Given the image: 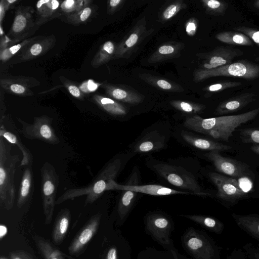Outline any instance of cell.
Segmentation results:
<instances>
[{"label": "cell", "instance_id": "cell-1", "mask_svg": "<svg viewBox=\"0 0 259 259\" xmlns=\"http://www.w3.org/2000/svg\"><path fill=\"white\" fill-rule=\"evenodd\" d=\"M258 114L259 108L239 114L209 118L194 116L187 118L184 125L189 130L227 142L236 128L252 120Z\"/></svg>", "mask_w": 259, "mask_h": 259}, {"label": "cell", "instance_id": "cell-2", "mask_svg": "<svg viewBox=\"0 0 259 259\" xmlns=\"http://www.w3.org/2000/svg\"><path fill=\"white\" fill-rule=\"evenodd\" d=\"M121 167V161L116 158L110 161L88 185L69 189L57 199L56 205L68 200L85 196L84 205L91 204L105 191L111 190L112 185Z\"/></svg>", "mask_w": 259, "mask_h": 259}, {"label": "cell", "instance_id": "cell-3", "mask_svg": "<svg viewBox=\"0 0 259 259\" xmlns=\"http://www.w3.org/2000/svg\"><path fill=\"white\" fill-rule=\"evenodd\" d=\"M7 142L0 137V205L10 210L15 201L14 177L20 159L18 155L12 153V144Z\"/></svg>", "mask_w": 259, "mask_h": 259}, {"label": "cell", "instance_id": "cell-4", "mask_svg": "<svg viewBox=\"0 0 259 259\" xmlns=\"http://www.w3.org/2000/svg\"><path fill=\"white\" fill-rule=\"evenodd\" d=\"M41 198L45 223H51L56 202L59 177L54 166L46 162L41 170Z\"/></svg>", "mask_w": 259, "mask_h": 259}, {"label": "cell", "instance_id": "cell-5", "mask_svg": "<svg viewBox=\"0 0 259 259\" xmlns=\"http://www.w3.org/2000/svg\"><path fill=\"white\" fill-rule=\"evenodd\" d=\"M156 172L171 185L189 190L200 196L209 194L203 191L194 176L184 168L166 163H158L154 166Z\"/></svg>", "mask_w": 259, "mask_h": 259}, {"label": "cell", "instance_id": "cell-6", "mask_svg": "<svg viewBox=\"0 0 259 259\" xmlns=\"http://www.w3.org/2000/svg\"><path fill=\"white\" fill-rule=\"evenodd\" d=\"M18 121L22 125L21 132L26 138L52 145L60 143V139L52 125V118L43 115L34 117L32 123H27L20 118H18Z\"/></svg>", "mask_w": 259, "mask_h": 259}, {"label": "cell", "instance_id": "cell-7", "mask_svg": "<svg viewBox=\"0 0 259 259\" xmlns=\"http://www.w3.org/2000/svg\"><path fill=\"white\" fill-rule=\"evenodd\" d=\"M229 76L254 79L259 77V65L245 60H240L211 70H203L199 79L211 77Z\"/></svg>", "mask_w": 259, "mask_h": 259}, {"label": "cell", "instance_id": "cell-8", "mask_svg": "<svg viewBox=\"0 0 259 259\" xmlns=\"http://www.w3.org/2000/svg\"><path fill=\"white\" fill-rule=\"evenodd\" d=\"M34 13V10L30 6L17 7L8 36L20 42L33 34L38 27L36 25Z\"/></svg>", "mask_w": 259, "mask_h": 259}, {"label": "cell", "instance_id": "cell-9", "mask_svg": "<svg viewBox=\"0 0 259 259\" xmlns=\"http://www.w3.org/2000/svg\"><path fill=\"white\" fill-rule=\"evenodd\" d=\"M183 243L195 259H220L214 245L204 235L191 229L186 232Z\"/></svg>", "mask_w": 259, "mask_h": 259}, {"label": "cell", "instance_id": "cell-10", "mask_svg": "<svg viewBox=\"0 0 259 259\" xmlns=\"http://www.w3.org/2000/svg\"><path fill=\"white\" fill-rule=\"evenodd\" d=\"M112 190H132L138 193H142L153 196H165L174 194H195L193 192H187L178 191L169 188L162 186L161 185H138V175L135 171L130 177L129 181L125 185L117 183L114 181L112 185Z\"/></svg>", "mask_w": 259, "mask_h": 259}, {"label": "cell", "instance_id": "cell-11", "mask_svg": "<svg viewBox=\"0 0 259 259\" xmlns=\"http://www.w3.org/2000/svg\"><path fill=\"white\" fill-rule=\"evenodd\" d=\"M208 176L217 188L218 197L222 199L234 202L244 196L236 179L214 172H209Z\"/></svg>", "mask_w": 259, "mask_h": 259}, {"label": "cell", "instance_id": "cell-12", "mask_svg": "<svg viewBox=\"0 0 259 259\" xmlns=\"http://www.w3.org/2000/svg\"><path fill=\"white\" fill-rule=\"evenodd\" d=\"M40 82L32 77L26 76H7L1 78V87L7 93L22 97L34 95L31 88L36 87Z\"/></svg>", "mask_w": 259, "mask_h": 259}, {"label": "cell", "instance_id": "cell-13", "mask_svg": "<svg viewBox=\"0 0 259 259\" xmlns=\"http://www.w3.org/2000/svg\"><path fill=\"white\" fill-rule=\"evenodd\" d=\"M100 220L101 214H96L78 233L68 246V250L71 255H77L81 253L96 233Z\"/></svg>", "mask_w": 259, "mask_h": 259}, {"label": "cell", "instance_id": "cell-14", "mask_svg": "<svg viewBox=\"0 0 259 259\" xmlns=\"http://www.w3.org/2000/svg\"><path fill=\"white\" fill-rule=\"evenodd\" d=\"M219 152L209 151L205 154L218 171L231 177H241L245 175V168L242 163L224 157Z\"/></svg>", "mask_w": 259, "mask_h": 259}, {"label": "cell", "instance_id": "cell-15", "mask_svg": "<svg viewBox=\"0 0 259 259\" xmlns=\"http://www.w3.org/2000/svg\"><path fill=\"white\" fill-rule=\"evenodd\" d=\"M56 42V37L54 34L39 36L19 53L17 61L19 62H25L38 58L53 48Z\"/></svg>", "mask_w": 259, "mask_h": 259}, {"label": "cell", "instance_id": "cell-16", "mask_svg": "<svg viewBox=\"0 0 259 259\" xmlns=\"http://www.w3.org/2000/svg\"><path fill=\"white\" fill-rule=\"evenodd\" d=\"M146 227L159 242L163 244L169 243L171 224L166 217L158 214L149 215L146 219Z\"/></svg>", "mask_w": 259, "mask_h": 259}, {"label": "cell", "instance_id": "cell-17", "mask_svg": "<svg viewBox=\"0 0 259 259\" xmlns=\"http://www.w3.org/2000/svg\"><path fill=\"white\" fill-rule=\"evenodd\" d=\"M243 54L240 50L229 46L220 47L212 51L207 57L203 67L206 70H211L232 63L236 57Z\"/></svg>", "mask_w": 259, "mask_h": 259}, {"label": "cell", "instance_id": "cell-18", "mask_svg": "<svg viewBox=\"0 0 259 259\" xmlns=\"http://www.w3.org/2000/svg\"><path fill=\"white\" fill-rule=\"evenodd\" d=\"M61 2L58 0L38 1L36 4V25L39 27L62 16L63 14L60 8Z\"/></svg>", "mask_w": 259, "mask_h": 259}, {"label": "cell", "instance_id": "cell-19", "mask_svg": "<svg viewBox=\"0 0 259 259\" xmlns=\"http://www.w3.org/2000/svg\"><path fill=\"white\" fill-rule=\"evenodd\" d=\"M256 97L253 93H246L226 100L218 106L215 113L224 115L237 112L255 101Z\"/></svg>", "mask_w": 259, "mask_h": 259}, {"label": "cell", "instance_id": "cell-20", "mask_svg": "<svg viewBox=\"0 0 259 259\" xmlns=\"http://www.w3.org/2000/svg\"><path fill=\"white\" fill-rule=\"evenodd\" d=\"M236 225L252 238L259 242V215L232 213Z\"/></svg>", "mask_w": 259, "mask_h": 259}, {"label": "cell", "instance_id": "cell-21", "mask_svg": "<svg viewBox=\"0 0 259 259\" xmlns=\"http://www.w3.org/2000/svg\"><path fill=\"white\" fill-rule=\"evenodd\" d=\"M165 145V137L157 131L147 133L135 146V151L146 153L158 151Z\"/></svg>", "mask_w": 259, "mask_h": 259}, {"label": "cell", "instance_id": "cell-22", "mask_svg": "<svg viewBox=\"0 0 259 259\" xmlns=\"http://www.w3.org/2000/svg\"><path fill=\"white\" fill-rule=\"evenodd\" d=\"M181 136L185 141L193 147L209 151H221L229 150L232 147L221 143L202 138L182 131Z\"/></svg>", "mask_w": 259, "mask_h": 259}, {"label": "cell", "instance_id": "cell-23", "mask_svg": "<svg viewBox=\"0 0 259 259\" xmlns=\"http://www.w3.org/2000/svg\"><path fill=\"white\" fill-rule=\"evenodd\" d=\"M70 211L64 208L59 212L52 232V240L56 245L60 244L68 231L70 221Z\"/></svg>", "mask_w": 259, "mask_h": 259}, {"label": "cell", "instance_id": "cell-24", "mask_svg": "<svg viewBox=\"0 0 259 259\" xmlns=\"http://www.w3.org/2000/svg\"><path fill=\"white\" fill-rule=\"evenodd\" d=\"M0 137H3L9 143L16 145L22 153L20 165H31L33 162V156L30 150L25 146L17 136L7 131L3 124L0 127Z\"/></svg>", "mask_w": 259, "mask_h": 259}, {"label": "cell", "instance_id": "cell-25", "mask_svg": "<svg viewBox=\"0 0 259 259\" xmlns=\"http://www.w3.org/2000/svg\"><path fill=\"white\" fill-rule=\"evenodd\" d=\"M98 7L92 4L74 13L65 15L64 21L74 26H79L91 20L96 15Z\"/></svg>", "mask_w": 259, "mask_h": 259}, {"label": "cell", "instance_id": "cell-26", "mask_svg": "<svg viewBox=\"0 0 259 259\" xmlns=\"http://www.w3.org/2000/svg\"><path fill=\"white\" fill-rule=\"evenodd\" d=\"M33 172L31 165H29L23 172L17 198V206L21 208L28 200L32 187Z\"/></svg>", "mask_w": 259, "mask_h": 259}, {"label": "cell", "instance_id": "cell-27", "mask_svg": "<svg viewBox=\"0 0 259 259\" xmlns=\"http://www.w3.org/2000/svg\"><path fill=\"white\" fill-rule=\"evenodd\" d=\"M92 99L99 107L111 115L120 116L126 113V110L123 106L110 98L95 95Z\"/></svg>", "mask_w": 259, "mask_h": 259}, {"label": "cell", "instance_id": "cell-28", "mask_svg": "<svg viewBox=\"0 0 259 259\" xmlns=\"http://www.w3.org/2000/svg\"><path fill=\"white\" fill-rule=\"evenodd\" d=\"M37 247L44 259H66V254L57 249L52 243L41 237H34Z\"/></svg>", "mask_w": 259, "mask_h": 259}, {"label": "cell", "instance_id": "cell-29", "mask_svg": "<svg viewBox=\"0 0 259 259\" xmlns=\"http://www.w3.org/2000/svg\"><path fill=\"white\" fill-rule=\"evenodd\" d=\"M215 37L219 41L227 44L253 46L252 41L246 35L238 31H223L218 33Z\"/></svg>", "mask_w": 259, "mask_h": 259}, {"label": "cell", "instance_id": "cell-30", "mask_svg": "<svg viewBox=\"0 0 259 259\" xmlns=\"http://www.w3.org/2000/svg\"><path fill=\"white\" fill-rule=\"evenodd\" d=\"M201 225L209 231L218 234L222 233L224 229V224L217 219L202 215H182Z\"/></svg>", "mask_w": 259, "mask_h": 259}, {"label": "cell", "instance_id": "cell-31", "mask_svg": "<svg viewBox=\"0 0 259 259\" xmlns=\"http://www.w3.org/2000/svg\"><path fill=\"white\" fill-rule=\"evenodd\" d=\"M114 51V46L111 41L104 43L100 47L91 61V65L97 68L107 62Z\"/></svg>", "mask_w": 259, "mask_h": 259}, {"label": "cell", "instance_id": "cell-32", "mask_svg": "<svg viewBox=\"0 0 259 259\" xmlns=\"http://www.w3.org/2000/svg\"><path fill=\"white\" fill-rule=\"evenodd\" d=\"M138 193L132 190H123L117 207V212L121 219H123L128 213Z\"/></svg>", "mask_w": 259, "mask_h": 259}, {"label": "cell", "instance_id": "cell-33", "mask_svg": "<svg viewBox=\"0 0 259 259\" xmlns=\"http://www.w3.org/2000/svg\"><path fill=\"white\" fill-rule=\"evenodd\" d=\"M39 36L27 38L21 42L5 49L0 50V59L3 62L8 61L16 54L20 53L27 46Z\"/></svg>", "mask_w": 259, "mask_h": 259}, {"label": "cell", "instance_id": "cell-34", "mask_svg": "<svg viewBox=\"0 0 259 259\" xmlns=\"http://www.w3.org/2000/svg\"><path fill=\"white\" fill-rule=\"evenodd\" d=\"M92 0H65L62 1L60 8L65 15L78 12L93 4Z\"/></svg>", "mask_w": 259, "mask_h": 259}, {"label": "cell", "instance_id": "cell-35", "mask_svg": "<svg viewBox=\"0 0 259 259\" xmlns=\"http://www.w3.org/2000/svg\"><path fill=\"white\" fill-rule=\"evenodd\" d=\"M240 138L245 144L259 145V128H248L241 130Z\"/></svg>", "mask_w": 259, "mask_h": 259}, {"label": "cell", "instance_id": "cell-36", "mask_svg": "<svg viewBox=\"0 0 259 259\" xmlns=\"http://www.w3.org/2000/svg\"><path fill=\"white\" fill-rule=\"evenodd\" d=\"M208 11L215 15H223L228 8V5L225 2L217 0L203 1Z\"/></svg>", "mask_w": 259, "mask_h": 259}, {"label": "cell", "instance_id": "cell-37", "mask_svg": "<svg viewBox=\"0 0 259 259\" xmlns=\"http://www.w3.org/2000/svg\"><path fill=\"white\" fill-rule=\"evenodd\" d=\"M106 92L110 96L116 100L129 103L138 102V100L132 96L128 95V93L121 89L108 86L106 87Z\"/></svg>", "mask_w": 259, "mask_h": 259}, {"label": "cell", "instance_id": "cell-38", "mask_svg": "<svg viewBox=\"0 0 259 259\" xmlns=\"http://www.w3.org/2000/svg\"><path fill=\"white\" fill-rule=\"evenodd\" d=\"M63 84L66 88L69 93L74 98L79 100H83L84 94L81 91L79 87H77L73 82L64 78L63 76L60 77Z\"/></svg>", "mask_w": 259, "mask_h": 259}, {"label": "cell", "instance_id": "cell-39", "mask_svg": "<svg viewBox=\"0 0 259 259\" xmlns=\"http://www.w3.org/2000/svg\"><path fill=\"white\" fill-rule=\"evenodd\" d=\"M241 85V83L240 82L227 80L211 84L207 88V90L211 92H218Z\"/></svg>", "mask_w": 259, "mask_h": 259}, {"label": "cell", "instance_id": "cell-40", "mask_svg": "<svg viewBox=\"0 0 259 259\" xmlns=\"http://www.w3.org/2000/svg\"><path fill=\"white\" fill-rule=\"evenodd\" d=\"M234 29L246 35L259 47V30L245 26L235 27Z\"/></svg>", "mask_w": 259, "mask_h": 259}, {"label": "cell", "instance_id": "cell-41", "mask_svg": "<svg viewBox=\"0 0 259 259\" xmlns=\"http://www.w3.org/2000/svg\"><path fill=\"white\" fill-rule=\"evenodd\" d=\"M173 105L179 110L187 113H196L202 109L201 106L193 105L185 102H176Z\"/></svg>", "mask_w": 259, "mask_h": 259}, {"label": "cell", "instance_id": "cell-42", "mask_svg": "<svg viewBox=\"0 0 259 259\" xmlns=\"http://www.w3.org/2000/svg\"><path fill=\"white\" fill-rule=\"evenodd\" d=\"M100 85L101 84L90 79L84 81L79 86V88L83 94H90L96 91Z\"/></svg>", "mask_w": 259, "mask_h": 259}, {"label": "cell", "instance_id": "cell-43", "mask_svg": "<svg viewBox=\"0 0 259 259\" xmlns=\"http://www.w3.org/2000/svg\"><path fill=\"white\" fill-rule=\"evenodd\" d=\"M245 253L249 259H259V247L251 243L245 244L243 247Z\"/></svg>", "mask_w": 259, "mask_h": 259}, {"label": "cell", "instance_id": "cell-44", "mask_svg": "<svg viewBox=\"0 0 259 259\" xmlns=\"http://www.w3.org/2000/svg\"><path fill=\"white\" fill-rule=\"evenodd\" d=\"M11 259H34L32 256L25 251H18L10 254Z\"/></svg>", "mask_w": 259, "mask_h": 259}, {"label": "cell", "instance_id": "cell-45", "mask_svg": "<svg viewBox=\"0 0 259 259\" xmlns=\"http://www.w3.org/2000/svg\"><path fill=\"white\" fill-rule=\"evenodd\" d=\"M177 7L175 5H171L167 8L163 13L164 17L166 19H169L172 17L176 13Z\"/></svg>", "mask_w": 259, "mask_h": 259}, {"label": "cell", "instance_id": "cell-46", "mask_svg": "<svg viewBox=\"0 0 259 259\" xmlns=\"http://www.w3.org/2000/svg\"><path fill=\"white\" fill-rule=\"evenodd\" d=\"M1 2L4 5L6 11L10 9L13 8L17 3L19 2L18 0H1Z\"/></svg>", "mask_w": 259, "mask_h": 259}, {"label": "cell", "instance_id": "cell-47", "mask_svg": "<svg viewBox=\"0 0 259 259\" xmlns=\"http://www.w3.org/2000/svg\"><path fill=\"white\" fill-rule=\"evenodd\" d=\"M138 36L137 34H132L125 41V45L127 47H133L137 41Z\"/></svg>", "mask_w": 259, "mask_h": 259}, {"label": "cell", "instance_id": "cell-48", "mask_svg": "<svg viewBox=\"0 0 259 259\" xmlns=\"http://www.w3.org/2000/svg\"><path fill=\"white\" fill-rule=\"evenodd\" d=\"M158 51L162 54H169L174 52V49L170 46H163L159 48Z\"/></svg>", "mask_w": 259, "mask_h": 259}, {"label": "cell", "instance_id": "cell-49", "mask_svg": "<svg viewBox=\"0 0 259 259\" xmlns=\"http://www.w3.org/2000/svg\"><path fill=\"white\" fill-rule=\"evenodd\" d=\"M106 259H117V250L115 247H112L109 249Z\"/></svg>", "mask_w": 259, "mask_h": 259}, {"label": "cell", "instance_id": "cell-50", "mask_svg": "<svg viewBox=\"0 0 259 259\" xmlns=\"http://www.w3.org/2000/svg\"><path fill=\"white\" fill-rule=\"evenodd\" d=\"M157 85L161 88L165 90H169L171 89V84L166 80L160 79L157 81Z\"/></svg>", "mask_w": 259, "mask_h": 259}, {"label": "cell", "instance_id": "cell-51", "mask_svg": "<svg viewBox=\"0 0 259 259\" xmlns=\"http://www.w3.org/2000/svg\"><path fill=\"white\" fill-rule=\"evenodd\" d=\"M120 0H110L109 1V9L111 11L114 8H116L121 2Z\"/></svg>", "mask_w": 259, "mask_h": 259}, {"label": "cell", "instance_id": "cell-52", "mask_svg": "<svg viewBox=\"0 0 259 259\" xmlns=\"http://www.w3.org/2000/svg\"><path fill=\"white\" fill-rule=\"evenodd\" d=\"M6 12V10L4 5L1 2H0V24H2V22L5 17Z\"/></svg>", "mask_w": 259, "mask_h": 259}, {"label": "cell", "instance_id": "cell-53", "mask_svg": "<svg viewBox=\"0 0 259 259\" xmlns=\"http://www.w3.org/2000/svg\"><path fill=\"white\" fill-rule=\"evenodd\" d=\"M196 30V25L193 23H189L186 28L187 32H190Z\"/></svg>", "mask_w": 259, "mask_h": 259}, {"label": "cell", "instance_id": "cell-54", "mask_svg": "<svg viewBox=\"0 0 259 259\" xmlns=\"http://www.w3.org/2000/svg\"><path fill=\"white\" fill-rule=\"evenodd\" d=\"M235 252V259H245L244 256L243 255L241 251L234 250Z\"/></svg>", "mask_w": 259, "mask_h": 259}, {"label": "cell", "instance_id": "cell-55", "mask_svg": "<svg viewBox=\"0 0 259 259\" xmlns=\"http://www.w3.org/2000/svg\"><path fill=\"white\" fill-rule=\"evenodd\" d=\"M250 148L253 152L259 154V145H254Z\"/></svg>", "mask_w": 259, "mask_h": 259}, {"label": "cell", "instance_id": "cell-56", "mask_svg": "<svg viewBox=\"0 0 259 259\" xmlns=\"http://www.w3.org/2000/svg\"><path fill=\"white\" fill-rule=\"evenodd\" d=\"M227 259H235V252L234 251L232 253L231 255L229 256Z\"/></svg>", "mask_w": 259, "mask_h": 259}, {"label": "cell", "instance_id": "cell-57", "mask_svg": "<svg viewBox=\"0 0 259 259\" xmlns=\"http://www.w3.org/2000/svg\"><path fill=\"white\" fill-rule=\"evenodd\" d=\"M254 6L259 9V0L256 1L254 3Z\"/></svg>", "mask_w": 259, "mask_h": 259}, {"label": "cell", "instance_id": "cell-58", "mask_svg": "<svg viewBox=\"0 0 259 259\" xmlns=\"http://www.w3.org/2000/svg\"><path fill=\"white\" fill-rule=\"evenodd\" d=\"M172 252L174 253V256L175 257V259H178L176 253L174 251H172Z\"/></svg>", "mask_w": 259, "mask_h": 259}]
</instances>
